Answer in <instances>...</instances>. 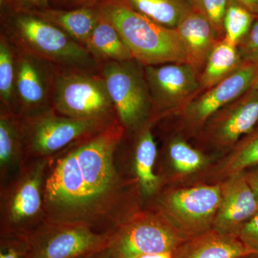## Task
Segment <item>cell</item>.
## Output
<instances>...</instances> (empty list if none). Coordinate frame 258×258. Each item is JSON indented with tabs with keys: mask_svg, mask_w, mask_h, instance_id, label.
<instances>
[{
	"mask_svg": "<svg viewBox=\"0 0 258 258\" xmlns=\"http://www.w3.org/2000/svg\"><path fill=\"white\" fill-rule=\"evenodd\" d=\"M118 120L49 159L44 183V222L89 226L111 233L123 213V183L115 156L124 134Z\"/></svg>",
	"mask_w": 258,
	"mask_h": 258,
	"instance_id": "obj_1",
	"label": "cell"
},
{
	"mask_svg": "<svg viewBox=\"0 0 258 258\" xmlns=\"http://www.w3.org/2000/svg\"><path fill=\"white\" fill-rule=\"evenodd\" d=\"M95 8L114 25L134 60L144 67L187 62L184 45L175 28L153 21L123 0H105Z\"/></svg>",
	"mask_w": 258,
	"mask_h": 258,
	"instance_id": "obj_2",
	"label": "cell"
},
{
	"mask_svg": "<svg viewBox=\"0 0 258 258\" xmlns=\"http://www.w3.org/2000/svg\"><path fill=\"white\" fill-rule=\"evenodd\" d=\"M1 18L5 34L15 45L59 69L85 71L98 64L86 47L37 15L8 10L1 13Z\"/></svg>",
	"mask_w": 258,
	"mask_h": 258,
	"instance_id": "obj_3",
	"label": "cell"
},
{
	"mask_svg": "<svg viewBox=\"0 0 258 258\" xmlns=\"http://www.w3.org/2000/svg\"><path fill=\"white\" fill-rule=\"evenodd\" d=\"M19 120L24 156L40 159L53 157L64 148L101 132L118 119H76L52 109Z\"/></svg>",
	"mask_w": 258,
	"mask_h": 258,
	"instance_id": "obj_4",
	"label": "cell"
},
{
	"mask_svg": "<svg viewBox=\"0 0 258 258\" xmlns=\"http://www.w3.org/2000/svg\"><path fill=\"white\" fill-rule=\"evenodd\" d=\"M50 157L34 159L2 194L1 235L28 234L44 222V183Z\"/></svg>",
	"mask_w": 258,
	"mask_h": 258,
	"instance_id": "obj_5",
	"label": "cell"
},
{
	"mask_svg": "<svg viewBox=\"0 0 258 258\" xmlns=\"http://www.w3.org/2000/svg\"><path fill=\"white\" fill-rule=\"evenodd\" d=\"M52 107L58 114L76 119H117L104 80L83 70H55Z\"/></svg>",
	"mask_w": 258,
	"mask_h": 258,
	"instance_id": "obj_6",
	"label": "cell"
},
{
	"mask_svg": "<svg viewBox=\"0 0 258 258\" xmlns=\"http://www.w3.org/2000/svg\"><path fill=\"white\" fill-rule=\"evenodd\" d=\"M137 60L104 62L101 76L123 128L139 130L147 123L152 99L145 71Z\"/></svg>",
	"mask_w": 258,
	"mask_h": 258,
	"instance_id": "obj_7",
	"label": "cell"
},
{
	"mask_svg": "<svg viewBox=\"0 0 258 258\" xmlns=\"http://www.w3.org/2000/svg\"><path fill=\"white\" fill-rule=\"evenodd\" d=\"M220 200L221 185H198L163 193L157 210L186 240L213 229Z\"/></svg>",
	"mask_w": 258,
	"mask_h": 258,
	"instance_id": "obj_8",
	"label": "cell"
},
{
	"mask_svg": "<svg viewBox=\"0 0 258 258\" xmlns=\"http://www.w3.org/2000/svg\"><path fill=\"white\" fill-rule=\"evenodd\" d=\"M186 241L157 210L132 214L111 233L110 247L117 258L174 252Z\"/></svg>",
	"mask_w": 258,
	"mask_h": 258,
	"instance_id": "obj_9",
	"label": "cell"
},
{
	"mask_svg": "<svg viewBox=\"0 0 258 258\" xmlns=\"http://www.w3.org/2000/svg\"><path fill=\"white\" fill-rule=\"evenodd\" d=\"M28 235V258H83L109 245L111 233L84 225L43 222Z\"/></svg>",
	"mask_w": 258,
	"mask_h": 258,
	"instance_id": "obj_10",
	"label": "cell"
},
{
	"mask_svg": "<svg viewBox=\"0 0 258 258\" xmlns=\"http://www.w3.org/2000/svg\"><path fill=\"white\" fill-rule=\"evenodd\" d=\"M15 46L17 116L27 118L50 111L55 66L23 47Z\"/></svg>",
	"mask_w": 258,
	"mask_h": 258,
	"instance_id": "obj_11",
	"label": "cell"
},
{
	"mask_svg": "<svg viewBox=\"0 0 258 258\" xmlns=\"http://www.w3.org/2000/svg\"><path fill=\"white\" fill-rule=\"evenodd\" d=\"M257 74V63L240 66L235 72L190 102L185 109V120L194 127L205 124L220 110L252 88Z\"/></svg>",
	"mask_w": 258,
	"mask_h": 258,
	"instance_id": "obj_12",
	"label": "cell"
},
{
	"mask_svg": "<svg viewBox=\"0 0 258 258\" xmlns=\"http://www.w3.org/2000/svg\"><path fill=\"white\" fill-rule=\"evenodd\" d=\"M153 101L161 108H172L193 94L200 86L198 71L187 62L146 66Z\"/></svg>",
	"mask_w": 258,
	"mask_h": 258,
	"instance_id": "obj_13",
	"label": "cell"
},
{
	"mask_svg": "<svg viewBox=\"0 0 258 258\" xmlns=\"http://www.w3.org/2000/svg\"><path fill=\"white\" fill-rule=\"evenodd\" d=\"M208 134L216 145H236L242 137L248 135L258 122V91L251 88L227 105L208 120Z\"/></svg>",
	"mask_w": 258,
	"mask_h": 258,
	"instance_id": "obj_14",
	"label": "cell"
},
{
	"mask_svg": "<svg viewBox=\"0 0 258 258\" xmlns=\"http://www.w3.org/2000/svg\"><path fill=\"white\" fill-rule=\"evenodd\" d=\"M221 185V200L214 230L237 235L240 227L258 210V203L244 172L226 178Z\"/></svg>",
	"mask_w": 258,
	"mask_h": 258,
	"instance_id": "obj_15",
	"label": "cell"
},
{
	"mask_svg": "<svg viewBox=\"0 0 258 258\" xmlns=\"http://www.w3.org/2000/svg\"><path fill=\"white\" fill-rule=\"evenodd\" d=\"M175 29L184 45L187 63L198 73L218 42L220 32L196 7L183 16Z\"/></svg>",
	"mask_w": 258,
	"mask_h": 258,
	"instance_id": "obj_16",
	"label": "cell"
},
{
	"mask_svg": "<svg viewBox=\"0 0 258 258\" xmlns=\"http://www.w3.org/2000/svg\"><path fill=\"white\" fill-rule=\"evenodd\" d=\"M257 253L238 236L212 229L184 241L174 252V258H240Z\"/></svg>",
	"mask_w": 258,
	"mask_h": 258,
	"instance_id": "obj_17",
	"label": "cell"
},
{
	"mask_svg": "<svg viewBox=\"0 0 258 258\" xmlns=\"http://www.w3.org/2000/svg\"><path fill=\"white\" fill-rule=\"evenodd\" d=\"M30 13L55 25L83 46L99 18V13L95 7H83L71 10L48 7Z\"/></svg>",
	"mask_w": 258,
	"mask_h": 258,
	"instance_id": "obj_18",
	"label": "cell"
},
{
	"mask_svg": "<svg viewBox=\"0 0 258 258\" xmlns=\"http://www.w3.org/2000/svg\"><path fill=\"white\" fill-rule=\"evenodd\" d=\"M24 151L18 116L1 110L0 115V173L1 179L16 176L23 170Z\"/></svg>",
	"mask_w": 258,
	"mask_h": 258,
	"instance_id": "obj_19",
	"label": "cell"
},
{
	"mask_svg": "<svg viewBox=\"0 0 258 258\" xmlns=\"http://www.w3.org/2000/svg\"><path fill=\"white\" fill-rule=\"evenodd\" d=\"M98 13V22L84 45L97 63L134 60L114 25Z\"/></svg>",
	"mask_w": 258,
	"mask_h": 258,
	"instance_id": "obj_20",
	"label": "cell"
},
{
	"mask_svg": "<svg viewBox=\"0 0 258 258\" xmlns=\"http://www.w3.org/2000/svg\"><path fill=\"white\" fill-rule=\"evenodd\" d=\"M150 125L146 123L139 129L134 148V170L141 191L146 197L155 195L161 185L160 178L154 171L157 147Z\"/></svg>",
	"mask_w": 258,
	"mask_h": 258,
	"instance_id": "obj_21",
	"label": "cell"
},
{
	"mask_svg": "<svg viewBox=\"0 0 258 258\" xmlns=\"http://www.w3.org/2000/svg\"><path fill=\"white\" fill-rule=\"evenodd\" d=\"M132 9L167 28H176L192 9V0H123Z\"/></svg>",
	"mask_w": 258,
	"mask_h": 258,
	"instance_id": "obj_22",
	"label": "cell"
},
{
	"mask_svg": "<svg viewBox=\"0 0 258 258\" xmlns=\"http://www.w3.org/2000/svg\"><path fill=\"white\" fill-rule=\"evenodd\" d=\"M240 52L235 45L225 40L217 42L205 64L200 86L209 89L220 82L240 67Z\"/></svg>",
	"mask_w": 258,
	"mask_h": 258,
	"instance_id": "obj_23",
	"label": "cell"
},
{
	"mask_svg": "<svg viewBox=\"0 0 258 258\" xmlns=\"http://www.w3.org/2000/svg\"><path fill=\"white\" fill-rule=\"evenodd\" d=\"M16 52L14 43L5 33L0 37V98L5 111L17 115Z\"/></svg>",
	"mask_w": 258,
	"mask_h": 258,
	"instance_id": "obj_24",
	"label": "cell"
},
{
	"mask_svg": "<svg viewBox=\"0 0 258 258\" xmlns=\"http://www.w3.org/2000/svg\"><path fill=\"white\" fill-rule=\"evenodd\" d=\"M249 135V134H248ZM258 166V132L236 144L232 152L219 164L217 176L227 178Z\"/></svg>",
	"mask_w": 258,
	"mask_h": 258,
	"instance_id": "obj_25",
	"label": "cell"
},
{
	"mask_svg": "<svg viewBox=\"0 0 258 258\" xmlns=\"http://www.w3.org/2000/svg\"><path fill=\"white\" fill-rule=\"evenodd\" d=\"M167 155L171 167L181 175H189L198 172L208 162L203 153L180 139H174L169 142Z\"/></svg>",
	"mask_w": 258,
	"mask_h": 258,
	"instance_id": "obj_26",
	"label": "cell"
},
{
	"mask_svg": "<svg viewBox=\"0 0 258 258\" xmlns=\"http://www.w3.org/2000/svg\"><path fill=\"white\" fill-rule=\"evenodd\" d=\"M251 12L233 0H230L223 20L226 41L237 45L246 36L252 24Z\"/></svg>",
	"mask_w": 258,
	"mask_h": 258,
	"instance_id": "obj_27",
	"label": "cell"
},
{
	"mask_svg": "<svg viewBox=\"0 0 258 258\" xmlns=\"http://www.w3.org/2000/svg\"><path fill=\"white\" fill-rule=\"evenodd\" d=\"M28 235H1L0 258H28Z\"/></svg>",
	"mask_w": 258,
	"mask_h": 258,
	"instance_id": "obj_28",
	"label": "cell"
},
{
	"mask_svg": "<svg viewBox=\"0 0 258 258\" xmlns=\"http://www.w3.org/2000/svg\"><path fill=\"white\" fill-rule=\"evenodd\" d=\"M194 5L213 24L220 33L230 0H192Z\"/></svg>",
	"mask_w": 258,
	"mask_h": 258,
	"instance_id": "obj_29",
	"label": "cell"
},
{
	"mask_svg": "<svg viewBox=\"0 0 258 258\" xmlns=\"http://www.w3.org/2000/svg\"><path fill=\"white\" fill-rule=\"evenodd\" d=\"M242 40L240 57L250 63H258V21Z\"/></svg>",
	"mask_w": 258,
	"mask_h": 258,
	"instance_id": "obj_30",
	"label": "cell"
},
{
	"mask_svg": "<svg viewBox=\"0 0 258 258\" xmlns=\"http://www.w3.org/2000/svg\"><path fill=\"white\" fill-rule=\"evenodd\" d=\"M237 235L249 249L258 252V210L240 227Z\"/></svg>",
	"mask_w": 258,
	"mask_h": 258,
	"instance_id": "obj_31",
	"label": "cell"
},
{
	"mask_svg": "<svg viewBox=\"0 0 258 258\" xmlns=\"http://www.w3.org/2000/svg\"><path fill=\"white\" fill-rule=\"evenodd\" d=\"M52 0H9L8 6L4 11L23 12V13H33L48 8Z\"/></svg>",
	"mask_w": 258,
	"mask_h": 258,
	"instance_id": "obj_32",
	"label": "cell"
},
{
	"mask_svg": "<svg viewBox=\"0 0 258 258\" xmlns=\"http://www.w3.org/2000/svg\"><path fill=\"white\" fill-rule=\"evenodd\" d=\"M244 174L258 203V166L253 167V169L248 172L244 171Z\"/></svg>",
	"mask_w": 258,
	"mask_h": 258,
	"instance_id": "obj_33",
	"label": "cell"
},
{
	"mask_svg": "<svg viewBox=\"0 0 258 258\" xmlns=\"http://www.w3.org/2000/svg\"><path fill=\"white\" fill-rule=\"evenodd\" d=\"M69 8H78L83 7H96L105 0H60Z\"/></svg>",
	"mask_w": 258,
	"mask_h": 258,
	"instance_id": "obj_34",
	"label": "cell"
},
{
	"mask_svg": "<svg viewBox=\"0 0 258 258\" xmlns=\"http://www.w3.org/2000/svg\"><path fill=\"white\" fill-rule=\"evenodd\" d=\"M247 10L258 13V0H233Z\"/></svg>",
	"mask_w": 258,
	"mask_h": 258,
	"instance_id": "obj_35",
	"label": "cell"
},
{
	"mask_svg": "<svg viewBox=\"0 0 258 258\" xmlns=\"http://www.w3.org/2000/svg\"><path fill=\"white\" fill-rule=\"evenodd\" d=\"M86 258H117V257L113 250L109 247H107L106 248L98 251Z\"/></svg>",
	"mask_w": 258,
	"mask_h": 258,
	"instance_id": "obj_36",
	"label": "cell"
},
{
	"mask_svg": "<svg viewBox=\"0 0 258 258\" xmlns=\"http://www.w3.org/2000/svg\"><path fill=\"white\" fill-rule=\"evenodd\" d=\"M137 258H174V252H166V253L145 254Z\"/></svg>",
	"mask_w": 258,
	"mask_h": 258,
	"instance_id": "obj_37",
	"label": "cell"
},
{
	"mask_svg": "<svg viewBox=\"0 0 258 258\" xmlns=\"http://www.w3.org/2000/svg\"><path fill=\"white\" fill-rule=\"evenodd\" d=\"M8 2H9V0H0V9H1V12L4 11L5 8H7Z\"/></svg>",
	"mask_w": 258,
	"mask_h": 258,
	"instance_id": "obj_38",
	"label": "cell"
},
{
	"mask_svg": "<svg viewBox=\"0 0 258 258\" xmlns=\"http://www.w3.org/2000/svg\"><path fill=\"white\" fill-rule=\"evenodd\" d=\"M252 89L257 90L258 91V74L255 80H254L253 85L252 86Z\"/></svg>",
	"mask_w": 258,
	"mask_h": 258,
	"instance_id": "obj_39",
	"label": "cell"
},
{
	"mask_svg": "<svg viewBox=\"0 0 258 258\" xmlns=\"http://www.w3.org/2000/svg\"><path fill=\"white\" fill-rule=\"evenodd\" d=\"M240 258H258V253L251 254V255L245 256V257H242Z\"/></svg>",
	"mask_w": 258,
	"mask_h": 258,
	"instance_id": "obj_40",
	"label": "cell"
},
{
	"mask_svg": "<svg viewBox=\"0 0 258 258\" xmlns=\"http://www.w3.org/2000/svg\"><path fill=\"white\" fill-rule=\"evenodd\" d=\"M86 257H83V258H86Z\"/></svg>",
	"mask_w": 258,
	"mask_h": 258,
	"instance_id": "obj_41",
	"label": "cell"
}]
</instances>
